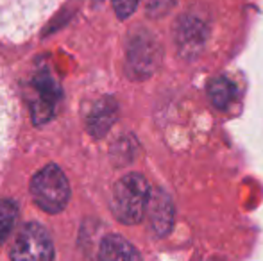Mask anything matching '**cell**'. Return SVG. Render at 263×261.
Here are the masks:
<instances>
[{
    "label": "cell",
    "instance_id": "obj_5",
    "mask_svg": "<svg viewBox=\"0 0 263 261\" xmlns=\"http://www.w3.org/2000/svg\"><path fill=\"white\" fill-rule=\"evenodd\" d=\"M210 36L208 22L194 13H186L177 20L174 38L181 57L192 61L202 52Z\"/></svg>",
    "mask_w": 263,
    "mask_h": 261
},
{
    "label": "cell",
    "instance_id": "obj_7",
    "mask_svg": "<svg viewBox=\"0 0 263 261\" xmlns=\"http://www.w3.org/2000/svg\"><path fill=\"white\" fill-rule=\"evenodd\" d=\"M147 213H149L151 227H153L156 236L163 238L172 231L174 204H172V198L166 195L163 190L151 192L149 202H147Z\"/></svg>",
    "mask_w": 263,
    "mask_h": 261
},
{
    "label": "cell",
    "instance_id": "obj_4",
    "mask_svg": "<svg viewBox=\"0 0 263 261\" xmlns=\"http://www.w3.org/2000/svg\"><path fill=\"white\" fill-rule=\"evenodd\" d=\"M13 261H52L54 244L49 231L36 222L25 224L9 251Z\"/></svg>",
    "mask_w": 263,
    "mask_h": 261
},
{
    "label": "cell",
    "instance_id": "obj_1",
    "mask_svg": "<svg viewBox=\"0 0 263 261\" xmlns=\"http://www.w3.org/2000/svg\"><path fill=\"white\" fill-rule=\"evenodd\" d=\"M151 188L149 183L140 174H127L118 179L111 195V209L118 222L135 226L142 222L147 211Z\"/></svg>",
    "mask_w": 263,
    "mask_h": 261
},
{
    "label": "cell",
    "instance_id": "obj_11",
    "mask_svg": "<svg viewBox=\"0 0 263 261\" xmlns=\"http://www.w3.org/2000/svg\"><path fill=\"white\" fill-rule=\"evenodd\" d=\"M16 204L11 198H4L0 200V244L6 240L9 231L13 229V224L16 220Z\"/></svg>",
    "mask_w": 263,
    "mask_h": 261
},
{
    "label": "cell",
    "instance_id": "obj_9",
    "mask_svg": "<svg viewBox=\"0 0 263 261\" xmlns=\"http://www.w3.org/2000/svg\"><path fill=\"white\" fill-rule=\"evenodd\" d=\"M117 120V104L113 98H102L93 109H91L90 116H88V131L95 136L101 138L106 134V131Z\"/></svg>",
    "mask_w": 263,
    "mask_h": 261
},
{
    "label": "cell",
    "instance_id": "obj_12",
    "mask_svg": "<svg viewBox=\"0 0 263 261\" xmlns=\"http://www.w3.org/2000/svg\"><path fill=\"white\" fill-rule=\"evenodd\" d=\"M174 6V0H147V14L151 18H161Z\"/></svg>",
    "mask_w": 263,
    "mask_h": 261
},
{
    "label": "cell",
    "instance_id": "obj_3",
    "mask_svg": "<svg viewBox=\"0 0 263 261\" xmlns=\"http://www.w3.org/2000/svg\"><path fill=\"white\" fill-rule=\"evenodd\" d=\"M161 61V47L158 39L149 31L135 32L127 45V59H125V72L131 79L143 81L154 73Z\"/></svg>",
    "mask_w": 263,
    "mask_h": 261
},
{
    "label": "cell",
    "instance_id": "obj_13",
    "mask_svg": "<svg viewBox=\"0 0 263 261\" xmlns=\"http://www.w3.org/2000/svg\"><path fill=\"white\" fill-rule=\"evenodd\" d=\"M138 2L140 0H113V7L117 11L118 18L125 20V18H129L135 13V9L138 7Z\"/></svg>",
    "mask_w": 263,
    "mask_h": 261
},
{
    "label": "cell",
    "instance_id": "obj_2",
    "mask_svg": "<svg viewBox=\"0 0 263 261\" xmlns=\"http://www.w3.org/2000/svg\"><path fill=\"white\" fill-rule=\"evenodd\" d=\"M31 193L43 211L59 213L68 204L70 186L61 168L55 165H47L32 177Z\"/></svg>",
    "mask_w": 263,
    "mask_h": 261
},
{
    "label": "cell",
    "instance_id": "obj_6",
    "mask_svg": "<svg viewBox=\"0 0 263 261\" xmlns=\"http://www.w3.org/2000/svg\"><path fill=\"white\" fill-rule=\"evenodd\" d=\"M14 126H16V104H14L9 84L0 72V168L11 150Z\"/></svg>",
    "mask_w": 263,
    "mask_h": 261
},
{
    "label": "cell",
    "instance_id": "obj_8",
    "mask_svg": "<svg viewBox=\"0 0 263 261\" xmlns=\"http://www.w3.org/2000/svg\"><path fill=\"white\" fill-rule=\"evenodd\" d=\"M99 261H142V256L125 238L109 234L99 247Z\"/></svg>",
    "mask_w": 263,
    "mask_h": 261
},
{
    "label": "cell",
    "instance_id": "obj_10",
    "mask_svg": "<svg viewBox=\"0 0 263 261\" xmlns=\"http://www.w3.org/2000/svg\"><path fill=\"white\" fill-rule=\"evenodd\" d=\"M208 95L217 109H228L236 97V88L228 77H215L208 84Z\"/></svg>",
    "mask_w": 263,
    "mask_h": 261
}]
</instances>
